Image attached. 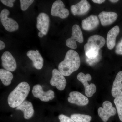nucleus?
I'll return each instance as SVG.
<instances>
[{
  "label": "nucleus",
  "instance_id": "cd10ccee",
  "mask_svg": "<svg viewBox=\"0 0 122 122\" xmlns=\"http://www.w3.org/2000/svg\"><path fill=\"white\" fill-rule=\"evenodd\" d=\"M15 0H1L0 1L5 5L10 7H12L14 5L13 2Z\"/></svg>",
  "mask_w": 122,
  "mask_h": 122
},
{
  "label": "nucleus",
  "instance_id": "ddd939ff",
  "mask_svg": "<svg viewBox=\"0 0 122 122\" xmlns=\"http://www.w3.org/2000/svg\"><path fill=\"white\" fill-rule=\"evenodd\" d=\"M90 7V5L87 0H82L76 4L72 5L71 10L74 16H80L87 13Z\"/></svg>",
  "mask_w": 122,
  "mask_h": 122
},
{
  "label": "nucleus",
  "instance_id": "7c9ffc66",
  "mask_svg": "<svg viewBox=\"0 0 122 122\" xmlns=\"http://www.w3.org/2000/svg\"><path fill=\"white\" fill-rule=\"evenodd\" d=\"M44 34L41 32H39L38 33V36L39 37L42 38L44 37Z\"/></svg>",
  "mask_w": 122,
  "mask_h": 122
},
{
  "label": "nucleus",
  "instance_id": "393cba45",
  "mask_svg": "<svg viewBox=\"0 0 122 122\" xmlns=\"http://www.w3.org/2000/svg\"><path fill=\"white\" fill-rule=\"evenodd\" d=\"M102 55H100L99 57L97 58L96 59H90L86 58V61L88 65L90 66H93L99 61L102 58Z\"/></svg>",
  "mask_w": 122,
  "mask_h": 122
},
{
  "label": "nucleus",
  "instance_id": "39448f33",
  "mask_svg": "<svg viewBox=\"0 0 122 122\" xmlns=\"http://www.w3.org/2000/svg\"><path fill=\"white\" fill-rule=\"evenodd\" d=\"M77 78L84 85L85 88V94L87 97H92L96 91V86L94 83L89 85L88 81H91L92 77L89 74L85 75L83 73L81 72L78 74Z\"/></svg>",
  "mask_w": 122,
  "mask_h": 122
},
{
  "label": "nucleus",
  "instance_id": "f8f14e48",
  "mask_svg": "<svg viewBox=\"0 0 122 122\" xmlns=\"http://www.w3.org/2000/svg\"><path fill=\"white\" fill-rule=\"evenodd\" d=\"M36 27L39 32L44 35L48 33L50 27V19L49 16L44 13H41L37 17Z\"/></svg>",
  "mask_w": 122,
  "mask_h": 122
},
{
  "label": "nucleus",
  "instance_id": "1a4fd4ad",
  "mask_svg": "<svg viewBox=\"0 0 122 122\" xmlns=\"http://www.w3.org/2000/svg\"><path fill=\"white\" fill-rule=\"evenodd\" d=\"M52 78L50 79L51 85L55 86L59 90L65 89L66 85V81L64 76L57 69H54L52 72Z\"/></svg>",
  "mask_w": 122,
  "mask_h": 122
},
{
  "label": "nucleus",
  "instance_id": "bb28decb",
  "mask_svg": "<svg viewBox=\"0 0 122 122\" xmlns=\"http://www.w3.org/2000/svg\"><path fill=\"white\" fill-rule=\"evenodd\" d=\"M115 52L117 54L122 55V38L116 46Z\"/></svg>",
  "mask_w": 122,
  "mask_h": 122
},
{
  "label": "nucleus",
  "instance_id": "f257e3e1",
  "mask_svg": "<svg viewBox=\"0 0 122 122\" xmlns=\"http://www.w3.org/2000/svg\"><path fill=\"white\" fill-rule=\"evenodd\" d=\"M81 65L80 57L75 51L70 50L66 54L65 59L58 65V69L63 76H68L77 70Z\"/></svg>",
  "mask_w": 122,
  "mask_h": 122
},
{
  "label": "nucleus",
  "instance_id": "9d476101",
  "mask_svg": "<svg viewBox=\"0 0 122 122\" xmlns=\"http://www.w3.org/2000/svg\"><path fill=\"white\" fill-rule=\"evenodd\" d=\"M104 37L98 35H92L88 38L87 42L84 46L85 52L92 49H100L105 45Z\"/></svg>",
  "mask_w": 122,
  "mask_h": 122
},
{
  "label": "nucleus",
  "instance_id": "9b49d317",
  "mask_svg": "<svg viewBox=\"0 0 122 122\" xmlns=\"http://www.w3.org/2000/svg\"><path fill=\"white\" fill-rule=\"evenodd\" d=\"M2 65L5 69L10 72L15 71L17 68L16 60L11 53L5 51L1 57Z\"/></svg>",
  "mask_w": 122,
  "mask_h": 122
},
{
  "label": "nucleus",
  "instance_id": "2eb2a0df",
  "mask_svg": "<svg viewBox=\"0 0 122 122\" xmlns=\"http://www.w3.org/2000/svg\"><path fill=\"white\" fill-rule=\"evenodd\" d=\"M98 17L102 25L106 26L114 22L117 18L118 15L114 12L103 11L99 14Z\"/></svg>",
  "mask_w": 122,
  "mask_h": 122
},
{
  "label": "nucleus",
  "instance_id": "c756f323",
  "mask_svg": "<svg viewBox=\"0 0 122 122\" xmlns=\"http://www.w3.org/2000/svg\"><path fill=\"white\" fill-rule=\"evenodd\" d=\"M92 1L95 3L98 4H102L103 2H105V0H93Z\"/></svg>",
  "mask_w": 122,
  "mask_h": 122
},
{
  "label": "nucleus",
  "instance_id": "aec40b11",
  "mask_svg": "<svg viewBox=\"0 0 122 122\" xmlns=\"http://www.w3.org/2000/svg\"><path fill=\"white\" fill-rule=\"evenodd\" d=\"M120 32V29L117 25L111 29L107 33V46L110 50L113 49L115 45L116 38Z\"/></svg>",
  "mask_w": 122,
  "mask_h": 122
},
{
  "label": "nucleus",
  "instance_id": "6ab92c4d",
  "mask_svg": "<svg viewBox=\"0 0 122 122\" xmlns=\"http://www.w3.org/2000/svg\"><path fill=\"white\" fill-rule=\"evenodd\" d=\"M16 110L22 111L24 113V118L26 119H30L34 114V111L32 104L27 100L24 101L16 108Z\"/></svg>",
  "mask_w": 122,
  "mask_h": 122
},
{
  "label": "nucleus",
  "instance_id": "6e6552de",
  "mask_svg": "<svg viewBox=\"0 0 122 122\" xmlns=\"http://www.w3.org/2000/svg\"><path fill=\"white\" fill-rule=\"evenodd\" d=\"M51 13L54 16L65 19L68 17L69 15V11L68 9L65 8V5L63 2L58 0L53 3Z\"/></svg>",
  "mask_w": 122,
  "mask_h": 122
},
{
  "label": "nucleus",
  "instance_id": "423d86ee",
  "mask_svg": "<svg viewBox=\"0 0 122 122\" xmlns=\"http://www.w3.org/2000/svg\"><path fill=\"white\" fill-rule=\"evenodd\" d=\"M102 107H100L98 110L99 116L103 122H106L112 116L115 115L116 110L112 103L109 101H106L102 104Z\"/></svg>",
  "mask_w": 122,
  "mask_h": 122
},
{
  "label": "nucleus",
  "instance_id": "dca6fc26",
  "mask_svg": "<svg viewBox=\"0 0 122 122\" xmlns=\"http://www.w3.org/2000/svg\"><path fill=\"white\" fill-rule=\"evenodd\" d=\"M114 97H122V71L118 73L113 83L111 91Z\"/></svg>",
  "mask_w": 122,
  "mask_h": 122
},
{
  "label": "nucleus",
  "instance_id": "0eeeda50",
  "mask_svg": "<svg viewBox=\"0 0 122 122\" xmlns=\"http://www.w3.org/2000/svg\"><path fill=\"white\" fill-rule=\"evenodd\" d=\"M33 95L35 97L39 99L44 102H48L54 98V92L52 90L44 92L41 85L37 84L35 85L32 90Z\"/></svg>",
  "mask_w": 122,
  "mask_h": 122
},
{
  "label": "nucleus",
  "instance_id": "473e14b6",
  "mask_svg": "<svg viewBox=\"0 0 122 122\" xmlns=\"http://www.w3.org/2000/svg\"><path fill=\"white\" fill-rule=\"evenodd\" d=\"M36 52H39V51H38L37 50H36Z\"/></svg>",
  "mask_w": 122,
  "mask_h": 122
},
{
  "label": "nucleus",
  "instance_id": "2f4dec72",
  "mask_svg": "<svg viewBox=\"0 0 122 122\" xmlns=\"http://www.w3.org/2000/svg\"><path fill=\"white\" fill-rule=\"evenodd\" d=\"M109 1H110L111 2H113V3H115V2H118V1H119V0H109Z\"/></svg>",
  "mask_w": 122,
  "mask_h": 122
},
{
  "label": "nucleus",
  "instance_id": "5701e85b",
  "mask_svg": "<svg viewBox=\"0 0 122 122\" xmlns=\"http://www.w3.org/2000/svg\"><path fill=\"white\" fill-rule=\"evenodd\" d=\"M119 117L122 122V97L116 98L114 100Z\"/></svg>",
  "mask_w": 122,
  "mask_h": 122
},
{
  "label": "nucleus",
  "instance_id": "20e7f679",
  "mask_svg": "<svg viewBox=\"0 0 122 122\" xmlns=\"http://www.w3.org/2000/svg\"><path fill=\"white\" fill-rule=\"evenodd\" d=\"M76 41L82 43L83 41V34L78 25H75L72 28V36L66 41V45L69 48L73 49L77 48Z\"/></svg>",
  "mask_w": 122,
  "mask_h": 122
},
{
  "label": "nucleus",
  "instance_id": "c85d7f7f",
  "mask_svg": "<svg viewBox=\"0 0 122 122\" xmlns=\"http://www.w3.org/2000/svg\"><path fill=\"white\" fill-rule=\"evenodd\" d=\"M5 47V45L4 42L0 40V50H1L3 49H4Z\"/></svg>",
  "mask_w": 122,
  "mask_h": 122
},
{
  "label": "nucleus",
  "instance_id": "4468645a",
  "mask_svg": "<svg viewBox=\"0 0 122 122\" xmlns=\"http://www.w3.org/2000/svg\"><path fill=\"white\" fill-rule=\"evenodd\" d=\"M68 100L69 102L79 106H85L89 103V100L87 97L80 92H72L69 94Z\"/></svg>",
  "mask_w": 122,
  "mask_h": 122
},
{
  "label": "nucleus",
  "instance_id": "a211bd4d",
  "mask_svg": "<svg viewBox=\"0 0 122 122\" xmlns=\"http://www.w3.org/2000/svg\"><path fill=\"white\" fill-rule=\"evenodd\" d=\"M99 25V20L96 15H91L82 21V26L84 30L91 31L96 28Z\"/></svg>",
  "mask_w": 122,
  "mask_h": 122
},
{
  "label": "nucleus",
  "instance_id": "7ed1b4c3",
  "mask_svg": "<svg viewBox=\"0 0 122 122\" xmlns=\"http://www.w3.org/2000/svg\"><path fill=\"white\" fill-rule=\"evenodd\" d=\"M9 14V11L8 9H4L1 12L0 17L1 22L5 29L7 31L11 32L17 30L19 28V25L15 20L8 17Z\"/></svg>",
  "mask_w": 122,
  "mask_h": 122
},
{
  "label": "nucleus",
  "instance_id": "f03ea898",
  "mask_svg": "<svg viewBox=\"0 0 122 122\" xmlns=\"http://www.w3.org/2000/svg\"><path fill=\"white\" fill-rule=\"evenodd\" d=\"M30 91L28 83L22 82L19 83L9 94L8 102L10 107H17L25 101Z\"/></svg>",
  "mask_w": 122,
  "mask_h": 122
},
{
  "label": "nucleus",
  "instance_id": "b1692460",
  "mask_svg": "<svg viewBox=\"0 0 122 122\" xmlns=\"http://www.w3.org/2000/svg\"><path fill=\"white\" fill-rule=\"evenodd\" d=\"M21 8L22 10L25 11L27 10L30 5L34 1V0H20Z\"/></svg>",
  "mask_w": 122,
  "mask_h": 122
},
{
  "label": "nucleus",
  "instance_id": "f3484780",
  "mask_svg": "<svg viewBox=\"0 0 122 122\" xmlns=\"http://www.w3.org/2000/svg\"><path fill=\"white\" fill-rule=\"evenodd\" d=\"M26 55L32 61L33 66L37 70L41 69L44 65V61L40 53L36 51L30 50Z\"/></svg>",
  "mask_w": 122,
  "mask_h": 122
},
{
  "label": "nucleus",
  "instance_id": "412c9836",
  "mask_svg": "<svg viewBox=\"0 0 122 122\" xmlns=\"http://www.w3.org/2000/svg\"><path fill=\"white\" fill-rule=\"evenodd\" d=\"M13 78V75L10 71L4 69H0V79L5 86L10 85Z\"/></svg>",
  "mask_w": 122,
  "mask_h": 122
},
{
  "label": "nucleus",
  "instance_id": "4be33fe9",
  "mask_svg": "<svg viewBox=\"0 0 122 122\" xmlns=\"http://www.w3.org/2000/svg\"><path fill=\"white\" fill-rule=\"evenodd\" d=\"M71 118L75 122H90L92 119L90 116L79 114H72Z\"/></svg>",
  "mask_w": 122,
  "mask_h": 122
},
{
  "label": "nucleus",
  "instance_id": "a878e982",
  "mask_svg": "<svg viewBox=\"0 0 122 122\" xmlns=\"http://www.w3.org/2000/svg\"><path fill=\"white\" fill-rule=\"evenodd\" d=\"M58 118L60 122H75L71 118H70L63 114L60 115Z\"/></svg>",
  "mask_w": 122,
  "mask_h": 122
}]
</instances>
